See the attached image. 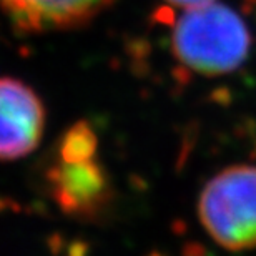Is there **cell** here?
Returning a JSON list of instances; mask_svg holds the SVG:
<instances>
[{
    "instance_id": "cell-1",
    "label": "cell",
    "mask_w": 256,
    "mask_h": 256,
    "mask_svg": "<svg viewBox=\"0 0 256 256\" xmlns=\"http://www.w3.org/2000/svg\"><path fill=\"white\" fill-rule=\"evenodd\" d=\"M252 35L244 20L222 4L186 8L172 35L178 62L196 74L216 76L232 74L244 64Z\"/></svg>"
},
{
    "instance_id": "cell-2",
    "label": "cell",
    "mask_w": 256,
    "mask_h": 256,
    "mask_svg": "<svg viewBox=\"0 0 256 256\" xmlns=\"http://www.w3.org/2000/svg\"><path fill=\"white\" fill-rule=\"evenodd\" d=\"M198 216L213 242L228 252L256 246V166L224 168L204 185Z\"/></svg>"
},
{
    "instance_id": "cell-3",
    "label": "cell",
    "mask_w": 256,
    "mask_h": 256,
    "mask_svg": "<svg viewBox=\"0 0 256 256\" xmlns=\"http://www.w3.org/2000/svg\"><path fill=\"white\" fill-rule=\"evenodd\" d=\"M44 128L45 106L35 90L17 78H0V162L32 153Z\"/></svg>"
},
{
    "instance_id": "cell-4",
    "label": "cell",
    "mask_w": 256,
    "mask_h": 256,
    "mask_svg": "<svg viewBox=\"0 0 256 256\" xmlns=\"http://www.w3.org/2000/svg\"><path fill=\"white\" fill-rule=\"evenodd\" d=\"M52 198L65 214L92 220L108 206L114 190L110 178L96 158L85 162H62L47 175Z\"/></svg>"
},
{
    "instance_id": "cell-5",
    "label": "cell",
    "mask_w": 256,
    "mask_h": 256,
    "mask_svg": "<svg viewBox=\"0 0 256 256\" xmlns=\"http://www.w3.org/2000/svg\"><path fill=\"white\" fill-rule=\"evenodd\" d=\"M115 0H0V8L24 32L66 30L88 24Z\"/></svg>"
},
{
    "instance_id": "cell-6",
    "label": "cell",
    "mask_w": 256,
    "mask_h": 256,
    "mask_svg": "<svg viewBox=\"0 0 256 256\" xmlns=\"http://www.w3.org/2000/svg\"><path fill=\"white\" fill-rule=\"evenodd\" d=\"M98 138L88 122L82 120L72 125L64 133L58 143V160L62 162H85L96 155Z\"/></svg>"
},
{
    "instance_id": "cell-7",
    "label": "cell",
    "mask_w": 256,
    "mask_h": 256,
    "mask_svg": "<svg viewBox=\"0 0 256 256\" xmlns=\"http://www.w3.org/2000/svg\"><path fill=\"white\" fill-rule=\"evenodd\" d=\"M165 2L176 5V7H185V8H192V7H200V5L210 4L213 0H165Z\"/></svg>"
}]
</instances>
